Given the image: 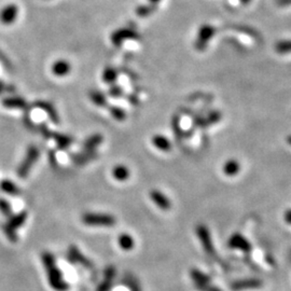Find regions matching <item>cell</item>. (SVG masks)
Masks as SVG:
<instances>
[{
	"label": "cell",
	"instance_id": "1",
	"mask_svg": "<svg viewBox=\"0 0 291 291\" xmlns=\"http://www.w3.org/2000/svg\"><path fill=\"white\" fill-rule=\"evenodd\" d=\"M41 260L46 271L47 279H49V284L51 287L55 289L56 291H67L69 288V285L67 284V281L65 280L63 273H61V270L56 266L53 255L46 251L42 254Z\"/></svg>",
	"mask_w": 291,
	"mask_h": 291
},
{
	"label": "cell",
	"instance_id": "2",
	"mask_svg": "<svg viewBox=\"0 0 291 291\" xmlns=\"http://www.w3.org/2000/svg\"><path fill=\"white\" fill-rule=\"evenodd\" d=\"M84 224L90 227H112L116 224V218L107 214H85L82 216Z\"/></svg>",
	"mask_w": 291,
	"mask_h": 291
},
{
	"label": "cell",
	"instance_id": "3",
	"mask_svg": "<svg viewBox=\"0 0 291 291\" xmlns=\"http://www.w3.org/2000/svg\"><path fill=\"white\" fill-rule=\"evenodd\" d=\"M197 235L199 237V242L204 248V250L207 252L209 256L214 257L216 256V251H214V243L212 241V235L208 229L203 226V224H199L197 227Z\"/></svg>",
	"mask_w": 291,
	"mask_h": 291
},
{
	"label": "cell",
	"instance_id": "4",
	"mask_svg": "<svg viewBox=\"0 0 291 291\" xmlns=\"http://www.w3.org/2000/svg\"><path fill=\"white\" fill-rule=\"evenodd\" d=\"M38 155H39V153H38V150L35 147H31L30 149H28L26 157L24 159L23 163L21 164V166L17 169V175L20 176V177H23V178L26 177L27 174L30 173L31 166L34 165L35 161L37 160Z\"/></svg>",
	"mask_w": 291,
	"mask_h": 291
},
{
	"label": "cell",
	"instance_id": "5",
	"mask_svg": "<svg viewBox=\"0 0 291 291\" xmlns=\"http://www.w3.org/2000/svg\"><path fill=\"white\" fill-rule=\"evenodd\" d=\"M228 245L232 249H237L243 252H249L251 251V244L247 241V238L243 236L240 233H235L230 238H229Z\"/></svg>",
	"mask_w": 291,
	"mask_h": 291
},
{
	"label": "cell",
	"instance_id": "6",
	"mask_svg": "<svg viewBox=\"0 0 291 291\" xmlns=\"http://www.w3.org/2000/svg\"><path fill=\"white\" fill-rule=\"evenodd\" d=\"M67 258L69 262H73V263H80L81 265H83L84 268L87 269H91L93 265L92 262H91L76 246L69 247Z\"/></svg>",
	"mask_w": 291,
	"mask_h": 291
},
{
	"label": "cell",
	"instance_id": "7",
	"mask_svg": "<svg viewBox=\"0 0 291 291\" xmlns=\"http://www.w3.org/2000/svg\"><path fill=\"white\" fill-rule=\"evenodd\" d=\"M262 287V281L257 278H247L234 281L231 285V289L233 291H243L249 289H258Z\"/></svg>",
	"mask_w": 291,
	"mask_h": 291
},
{
	"label": "cell",
	"instance_id": "8",
	"mask_svg": "<svg viewBox=\"0 0 291 291\" xmlns=\"http://www.w3.org/2000/svg\"><path fill=\"white\" fill-rule=\"evenodd\" d=\"M18 9L15 4H8L0 11V22L4 25H10L16 20Z\"/></svg>",
	"mask_w": 291,
	"mask_h": 291
},
{
	"label": "cell",
	"instance_id": "9",
	"mask_svg": "<svg viewBox=\"0 0 291 291\" xmlns=\"http://www.w3.org/2000/svg\"><path fill=\"white\" fill-rule=\"evenodd\" d=\"M150 197L156 206L161 208L162 211H169L171 207V203L168 199V198L165 197L163 193L160 192V191H157V190H153L151 192Z\"/></svg>",
	"mask_w": 291,
	"mask_h": 291
},
{
	"label": "cell",
	"instance_id": "10",
	"mask_svg": "<svg viewBox=\"0 0 291 291\" xmlns=\"http://www.w3.org/2000/svg\"><path fill=\"white\" fill-rule=\"evenodd\" d=\"M118 244L121 247V249L124 251H130L135 246L134 237L132 235L127 234V233H123L118 237Z\"/></svg>",
	"mask_w": 291,
	"mask_h": 291
},
{
	"label": "cell",
	"instance_id": "11",
	"mask_svg": "<svg viewBox=\"0 0 291 291\" xmlns=\"http://www.w3.org/2000/svg\"><path fill=\"white\" fill-rule=\"evenodd\" d=\"M27 219V213L26 212H22L18 213L16 214H14V216H11L10 219H9V221L7 223V226L10 227L11 229H13L14 231L16 230V229L21 228L24 222L26 221Z\"/></svg>",
	"mask_w": 291,
	"mask_h": 291
},
{
	"label": "cell",
	"instance_id": "12",
	"mask_svg": "<svg viewBox=\"0 0 291 291\" xmlns=\"http://www.w3.org/2000/svg\"><path fill=\"white\" fill-rule=\"evenodd\" d=\"M190 276L191 278L194 280V284H209L211 283V277L205 273H203L202 271H199L198 269H193L190 271Z\"/></svg>",
	"mask_w": 291,
	"mask_h": 291
},
{
	"label": "cell",
	"instance_id": "13",
	"mask_svg": "<svg viewBox=\"0 0 291 291\" xmlns=\"http://www.w3.org/2000/svg\"><path fill=\"white\" fill-rule=\"evenodd\" d=\"M0 189H1L3 192L11 195H18L21 193V190L18 189L17 185L14 183H12V181L7 179H4L0 183Z\"/></svg>",
	"mask_w": 291,
	"mask_h": 291
},
{
	"label": "cell",
	"instance_id": "14",
	"mask_svg": "<svg viewBox=\"0 0 291 291\" xmlns=\"http://www.w3.org/2000/svg\"><path fill=\"white\" fill-rule=\"evenodd\" d=\"M241 165L238 164V162L235 160L228 161L223 166V173L227 176H235L240 173Z\"/></svg>",
	"mask_w": 291,
	"mask_h": 291
},
{
	"label": "cell",
	"instance_id": "15",
	"mask_svg": "<svg viewBox=\"0 0 291 291\" xmlns=\"http://www.w3.org/2000/svg\"><path fill=\"white\" fill-rule=\"evenodd\" d=\"M214 32V30L212 26H204L201 31H199V44L201 45V46H205V45L207 44V41L211 39Z\"/></svg>",
	"mask_w": 291,
	"mask_h": 291
},
{
	"label": "cell",
	"instance_id": "16",
	"mask_svg": "<svg viewBox=\"0 0 291 291\" xmlns=\"http://www.w3.org/2000/svg\"><path fill=\"white\" fill-rule=\"evenodd\" d=\"M112 176L119 181H125L128 177H130V170H128L125 166L119 165L117 168H113Z\"/></svg>",
	"mask_w": 291,
	"mask_h": 291
},
{
	"label": "cell",
	"instance_id": "17",
	"mask_svg": "<svg viewBox=\"0 0 291 291\" xmlns=\"http://www.w3.org/2000/svg\"><path fill=\"white\" fill-rule=\"evenodd\" d=\"M70 70L69 64L65 61H60L53 65V73L57 76H65Z\"/></svg>",
	"mask_w": 291,
	"mask_h": 291
},
{
	"label": "cell",
	"instance_id": "18",
	"mask_svg": "<svg viewBox=\"0 0 291 291\" xmlns=\"http://www.w3.org/2000/svg\"><path fill=\"white\" fill-rule=\"evenodd\" d=\"M2 104L8 108H23L24 106H25V102H24L23 99L17 98V97L4 99Z\"/></svg>",
	"mask_w": 291,
	"mask_h": 291
},
{
	"label": "cell",
	"instance_id": "19",
	"mask_svg": "<svg viewBox=\"0 0 291 291\" xmlns=\"http://www.w3.org/2000/svg\"><path fill=\"white\" fill-rule=\"evenodd\" d=\"M275 50L279 54L291 53V40L290 41H281L275 46Z\"/></svg>",
	"mask_w": 291,
	"mask_h": 291
},
{
	"label": "cell",
	"instance_id": "20",
	"mask_svg": "<svg viewBox=\"0 0 291 291\" xmlns=\"http://www.w3.org/2000/svg\"><path fill=\"white\" fill-rule=\"evenodd\" d=\"M153 144L160 148L162 150H169L170 149V144L168 139H165V138L161 137V136H156L153 139Z\"/></svg>",
	"mask_w": 291,
	"mask_h": 291
},
{
	"label": "cell",
	"instance_id": "21",
	"mask_svg": "<svg viewBox=\"0 0 291 291\" xmlns=\"http://www.w3.org/2000/svg\"><path fill=\"white\" fill-rule=\"evenodd\" d=\"M0 212H1L4 216H7V217L12 216L11 205H10V203L3 199H0Z\"/></svg>",
	"mask_w": 291,
	"mask_h": 291
},
{
	"label": "cell",
	"instance_id": "22",
	"mask_svg": "<svg viewBox=\"0 0 291 291\" xmlns=\"http://www.w3.org/2000/svg\"><path fill=\"white\" fill-rule=\"evenodd\" d=\"M3 232L4 234L7 235V237L9 238V241L12 242V243H15L16 240H17V235L15 231L13 230V229H11L9 226H7V224H4L3 226Z\"/></svg>",
	"mask_w": 291,
	"mask_h": 291
},
{
	"label": "cell",
	"instance_id": "23",
	"mask_svg": "<svg viewBox=\"0 0 291 291\" xmlns=\"http://www.w3.org/2000/svg\"><path fill=\"white\" fill-rule=\"evenodd\" d=\"M195 287L199 291H222L220 288L213 286L211 283L209 284H197Z\"/></svg>",
	"mask_w": 291,
	"mask_h": 291
},
{
	"label": "cell",
	"instance_id": "24",
	"mask_svg": "<svg viewBox=\"0 0 291 291\" xmlns=\"http://www.w3.org/2000/svg\"><path fill=\"white\" fill-rule=\"evenodd\" d=\"M284 219H285L286 222H287L288 224H290V226H291V208L287 209V211L285 212Z\"/></svg>",
	"mask_w": 291,
	"mask_h": 291
},
{
	"label": "cell",
	"instance_id": "25",
	"mask_svg": "<svg viewBox=\"0 0 291 291\" xmlns=\"http://www.w3.org/2000/svg\"><path fill=\"white\" fill-rule=\"evenodd\" d=\"M279 6H287V4H291V0H278Z\"/></svg>",
	"mask_w": 291,
	"mask_h": 291
},
{
	"label": "cell",
	"instance_id": "26",
	"mask_svg": "<svg viewBox=\"0 0 291 291\" xmlns=\"http://www.w3.org/2000/svg\"><path fill=\"white\" fill-rule=\"evenodd\" d=\"M287 141H288V142H289V145H290V146H291V136H289V137H288V138H287Z\"/></svg>",
	"mask_w": 291,
	"mask_h": 291
},
{
	"label": "cell",
	"instance_id": "27",
	"mask_svg": "<svg viewBox=\"0 0 291 291\" xmlns=\"http://www.w3.org/2000/svg\"><path fill=\"white\" fill-rule=\"evenodd\" d=\"M250 0H242V2H244V3H247V2H249Z\"/></svg>",
	"mask_w": 291,
	"mask_h": 291
},
{
	"label": "cell",
	"instance_id": "28",
	"mask_svg": "<svg viewBox=\"0 0 291 291\" xmlns=\"http://www.w3.org/2000/svg\"><path fill=\"white\" fill-rule=\"evenodd\" d=\"M152 1H154V2H157V1H160V0H152Z\"/></svg>",
	"mask_w": 291,
	"mask_h": 291
}]
</instances>
